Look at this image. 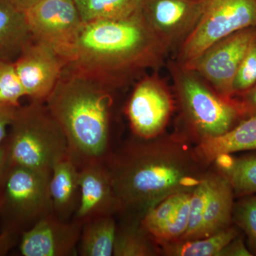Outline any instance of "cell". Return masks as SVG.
Listing matches in <instances>:
<instances>
[{
    "instance_id": "10",
    "label": "cell",
    "mask_w": 256,
    "mask_h": 256,
    "mask_svg": "<svg viewBox=\"0 0 256 256\" xmlns=\"http://www.w3.org/2000/svg\"><path fill=\"white\" fill-rule=\"evenodd\" d=\"M255 38L256 26L239 30L218 40L194 60L184 65L200 74L220 95L234 98V76Z\"/></svg>"
},
{
    "instance_id": "28",
    "label": "cell",
    "mask_w": 256,
    "mask_h": 256,
    "mask_svg": "<svg viewBox=\"0 0 256 256\" xmlns=\"http://www.w3.org/2000/svg\"><path fill=\"white\" fill-rule=\"evenodd\" d=\"M256 85V38L249 46L232 82V97H236Z\"/></svg>"
},
{
    "instance_id": "13",
    "label": "cell",
    "mask_w": 256,
    "mask_h": 256,
    "mask_svg": "<svg viewBox=\"0 0 256 256\" xmlns=\"http://www.w3.org/2000/svg\"><path fill=\"white\" fill-rule=\"evenodd\" d=\"M82 225L60 220L50 214L21 234L20 250L24 256H72L77 249Z\"/></svg>"
},
{
    "instance_id": "3",
    "label": "cell",
    "mask_w": 256,
    "mask_h": 256,
    "mask_svg": "<svg viewBox=\"0 0 256 256\" xmlns=\"http://www.w3.org/2000/svg\"><path fill=\"white\" fill-rule=\"evenodd\" d=\"M112 89L98 79L65 67L45 104L60 124L78 168L104 162L112 150Z\"/></svg>"
},
{
    "instance_id": "34",
    "label": "cell",
    "mask_w": 256,
    "mask_h": 256,
    "mask_svg": "<svg viewBox=\"0 0 256 256\" xmlns=\"http://www.w3.org/2000/svg\"><path fill=\"white\" fill-rule=\"evenodd\" d=\"M13 1L14 2L15 4L18 5L20 9L25 11V10L33 6V5L36 4L40 0H13Z\"/></svg>"
},
{
    "instance_id": "23",
    "label": "cell",
    "mask_w": 256,
    "mask_h": 256,
    "mask_svg": "<svg viewBox=\"0 0 256 256\" xmlns=\"http://www.w3.org/2000/svg\"><path fill=\"white\" fill-rule=\"evenodd\" d=\"M82 23L120 20L139 12L143 0H74Z\"/></svg>"
},
{
    "instance_id": "16",
    "label": "cell",
    "mask_w": 256,
    "mask_h": 256,
    "mask_svg": "<svg viewBox=\"0 0 256 256\" xmlns=\"http://www.w3.org/2000/svg\"><path fill=\"white\" fill-rule=\"evenodd\" d=\"M256 150V116L242 120L236 126L218 137L197 143L195 154L205 166L220 154Z\"/></svg>"
},
{
    "instance_id": "4",
    "label": "cell",
    "mask_w": 256,
    "mask_h": 256,
    "mask_svg": "<svg viewBox=\"0 0 256 256\" xmlns=\"http://www.w3.org/2000/svg\"><path fill=\"white\" fill-rule=\"evenodd\" d=\"M184 132L197 143L218 137L244 120L238 99L220 95L193 69L178 60L166 63Z\"/></svg>"
},
{
    "instance_id": "35",
    "label": "cell",
    "mask_w": 256,
    "mask_h": 256,
    "mask_svg": "<svg viewBox=\"0 0 256 256\" xmlns=\"http://www.w3.org/2000/svg\"><path fill=\"white\" fill-rule=\"evenodd\" d=\"M254 196H255L256 197V195H254Z\"/></svg>"
},
{
    "instance_id": "30",
    "label": "cell",
    "mask_w": 256,
    "mask_h": 256,
    "mask_svg": "<svg viewBox=\"0 0 256 256\" xmlns=\"http://www.w3.org/2000/svg\"><path fill=\"white\" fill-rule=\"evenodd\" d=\"M220 256H252L246 244L244 234L242 232L228 242L220 252Z\"/></svg>"
},
{
    "instance_id": "1",
    "label": "cell",
    "mask_w": 256,
    "mask_h": 256,
    "mask_svg": "<svg viewBox=\"0 0 256 256\" xmlns=\"http://www.w3.org/2000/svg\"><path fill=\"white\" fill-rule=\"evenodd\" d=\"M190 142L180 133L136 137L111 151L104 164L120 203V215L141 220L170 195L193 191L207 170Z\"/></svg>"
},
{
    "instance_id": "31",
    "label": "cell",
    "mask_w": 256,
    "mask_h": 256,
    "mask_svg": "<svg viewBox=\"0 0 256 256\" xmlns=\"http://www.w3.org/2000/svg\"><path fill=\"white\" fill-rule=\"evenodd\" d=\"M18 108L0 106V146L5 142Z\"/></svg>"
},
{
    "instance_id": "27",
    "label": "cell",
    "mask_w": 256,
    "mask_h": 256,
    "mask_svg": "<svg viewBox=\"0 0 256 256\" xmlns=\"http://www.w3.org/2000/svg\"><path fill=\"white\" fill-rule=\"evenodd\" d=\"M24 90L14 68V62L0 60V106L20 107Z\"/></svg>"
},
{
    "instance_id": "29",
    "label": "cell",
    "mask_w": 256,
    "mask_h": 256,
    "mask_svg": "<svg viewBox=\"0 0 256 256\" xmlns=\"http://www.w3.org/2000/svg\"><path fill=\"white\" fill-rule=\"evenodd\" d=\"M242 109L244 119L256 116V85L236 96Z\"/></svg>"
},
{
    "instance_id": "14",
    "label": "cell",
    "mask_w": 256,
    "mask_h": 256,
    "mask_svg": "<svg viewBox=\"0 0 256 256\" xmlns=\"http://www.w3.org/2000/svg\"><path fill=\"white\" fill-rule=\"evenodd\" d=\"M79 172L80 200L72 220L82 225L96 217L120 214V203L104 162L84 165L79 168Z\"/></svg>"
},
{
    "instance_id": "5",
    "label": "cell",
    "mask_w": 256,
    "mask_h": 256,
    "mask_svg": "<svg viewBox=\"0 0 256 256\" xmlns=\"http://www.w3.org/2000/svg\"><path fill=\"white\" fill-rule=\"evenodd\" d=\"M10 164L50 173L68 153L65 134L45 102L20 106L5 140Z\"/></svg>"
},
{
    "instance_id": "2",
    "label": "cell",
    "mask_w": 256,
    "mask_h": 256,
    "mask_svg": "<svg viewBox=\"0 0 256 256\" xmlns=\"http://www.w3.org/2000/svg\"><path fill=\"white\" fill-rule=\"evenodd\" d=\"M169 52L140 10L122 20L84 24L66 67L98 79L114 90L146 69L160 68Z\"/></svg>"
},
{
    "instance_id": "15",
    "label": "cell",
    "mask_w": 256,
    "mask_h": 256,
    "mask_svg": "<svg viewBox=\"0 0 256 256\" xmlns=\"http://www.w3.org/2000/svg\"><path fill=\"white\" fill-rule=\"evenodd\" d=\"M50 191L53 213L60 220H72L80 200V172L70 154L54 164L50 172Z\"/></svg>"
},
{
    "instance_id": "33",
    "label": "cell",
    "mask_w": 256,
    "mask_h": 256,
    "mask_svg": "<svg viewBox=\"0 0 256 256\" xmlns=\"http://www.w3.org/2000/svg\"><path fill=\"white\" fill-rule=\"evenodd\" d=\"M10 164L8 158V149L5 142L0 146V191L4 182L5 175L9 169Z\"/></svg>"
},
{
    "instance_id": "8",
    "label": "cell",
    "mask_w": 256,
    "mask_h": 256,
    "mask_svg": "<svg viewBox=\"0 0 256 256\" xmlns=\"http://www.w3.org/2000/svg\"><path fill=\"white\" fill-rule=\"evenodd\" d=\"M172 92L156 73L137 82L126 108L136 138L152 139L163 134L176 106Z\"/></svg>"
},
{
    "instance_id": "25",
    "label": "cell",
    "mask_w": 256,
    "mask_h": 256,
    "mask_svg": "<svg viewBox=\"0 0 256 256\" xmlns=\"http://www.w3.org/2000/svg\"><path fill=\"white\" fill-rule=\"evenodd\" d=\"M233 224L246 237L248 248L256 256V197L248 196L239 198L234 204Z\"/></svg>"
},
{
    "instance_id": "7",
    "label": "cell",
    "mask_w": 256,
    "mask_h": 256,
    "mask_svg": "<svg viewBox=\"0 0 256 256\" xmlns=\"http://www.w3.org/2000/svg\"><path fill=\"white\" fill-rule=\"evenodd\" d=\"M252 26L256 0H205L201 18L178 47L176 60L188 64L218 40Z\"/></svg>"
},
{
    "instance_id": "20",
    "label": "cell",
    "mask_w": 256,
    "mask_h": 256,
    "mask_svg": "<svg viewBox=\"0 0 256 256\" xmlns=\"http://www.w3.org/2000/svg\"><path fill=\"white\" fill-rule=\"evenodd\" d=\"M116 224L114 216L96 217L82 224L77 254L82 256H114Z\"/></svg>"
},
{
    "instance_id": "19",
    "label": "cell",
    "mask_w": 256,
    "mask_h": 256,
    "mask_svg": "<svg viewBox=\"0 0 256 256\" xmlns=\"http://www.w3.org/2000/svg\"><path fill=\"white\" fill-rule=\"evenodd\" d=\"M216 172L230 183L236 198L256 194V154H220L214 160Z\"/></svg>"
},
{
    "instance_id": "18",
    "label": "cell",
    "mask_w": 256,
    "mask_h": 256,
    "mask_svg": "<svg viewBox=\"0 0 256 256\" xmlns=\"http://www.w3.org/2000/svg\"><path fill=\"white\" fill-rule=\"evenodd\" d=\"M31 40L25 12L13 0H0V60L14 62Z\"/></svg>"
},
{
    "instance_id": "32",
    "label": "cell",
    "mask_w": 256,
    "mask_h": 256,
    "mask_svg": "<svg viewBox=\"0 0 256 256\" xmlns=\"http://www.w3.org/2000/svg\"><path fill=\"white\" fill-rule=\"evenodd\" d=\"M18 233L10 229H3L0 234V256L6 255L14 246L16 238L18 236Z\"/></svg>"
},
{
    "instance_id": "12",
    "label": "cell",
    "mask_w": 256,
    "mask_h": 256,
    "mask_svg": "<svg viewBox=\"0 0 256 256\" xmlns=\"http://www.w3.org/2000/svg\"><path fill=\"white\" fill-rule=\"evenodd\" d=\"M204 4L205 0H143L141 12L171 50L178 48L196 26Z\"/></svg>"
},
{
    "instance_id": "22",
    "label": "cell",
    "mask_w": 256,
    "mask_h": 256,
    "mask_svg": "<svg viewBox=\"0 0 256 256\" xmlns=\"http://www.w3.org/2000/svg\"><path fill=\"white\" fill-rule=\"evenodd\" d=\"M240 233L233 224L210 236L164 244L160 249L162 254L169 256H220L224 247Z\"/></svg>"
},
{
    "instance_id": "26",
    "label": "cell",
    "mask_w": 256,
    "mask_h": 256,
    "mask_svg": "<svg viewBox=\"0 0 256 256\" xmlns=\"http://www.w3.org/2000/svg\"><path fill=\"white\" fill-rule=\"evenodd\" d=\"M210 182L208 171L192 192L190 202V223L186 234L181 240H191L200 238L204 214L210 194Z\"/></svg>"
},
{
    "instance_id": "21",
    "label": "cell",
    "mask_w": 256,
    "mask_h": 256,
    "mask_svg": "<svg viewBox=\"0 0 256 256\" xmlns=\"http://www.w3.org/2000/svg\"><path fill=\"white\" fill-rule=\"evenodd\" d=\"M140 218L124 216L117 224L114 256H156L162 254L160 246L143 228Z\"/></svg>"
},
{
    "instance_id": "11",
    "label": "cell",
    "mask_w": 256,
    "mask_h": 256,
    "mask_svg": "<svg viewBox=\"0 0 256 256\" xmlns=\"http://www.w3.org/2000/svg\"><path fill=\"white\" fill-rule=\"evenodd\" d=\"M14 64L25 96L40 102L46 101L66 66V62L53 48L32 38Z\"/></svg>"
},
{
    "instance_id": "24",
    "label": "cell",
    "mask_w": 256,
    "mask_h": 256,
    "mask_svg": "<svg viewBox=\"0 0 256 256\" xmlns=\"http://www.w3.org/2000/svg\"><path fill=\"white\" fill-rule=\"evenodd\" d=\"M192 192L183 194L169 220L153 237L160 247L164 244L178 242L186 234L190 223Z\"/></svg>"
},
{
    "instance_id": "17",
    "label": "cell",
    "mask_w": 256,
    "mask_h": 256,
    "mask_svg": "<svg viewBox=\"0 0 256 256\" xmlns=\"http://www.w3.org/2000/svg\"><path fill=\"white\" fill-rule=\"evenodd\" d=\"M210 190L200 238L233 225L234 192L230 183L217 172H208Z\"/></svg>"
},
{
    "instance_id": "9",
    "label": "cell",
    "mask_w": 256,
    "mask_h": 256,
    "mask_svg": "<svg viewBox=\"0 0 256 256\" xmlns=\"http://www.w3.org/2000/svg\"><path fill=\"white\" fill-rule=\"evenodd\" d=\"M24 12L32 38L53 48L67 65L84 24L74 0H40Z\"/></svg>"
},
{
    "instance_id": "6",
    "label": "cell",
    "mask_w": 256,
    "mask_h": 256,
    "mask_svg": "<svg viewBox=\"0 0 256 256\" xmlns=\"http://www.w3.org/2000/svg\"><path fill=\"white\" fill-rule=\"evenodd\" d=\"M50 173L10 165L0 191V216L4 228L21 235L53 213Z\"/></svg>"
}]
</instances>
